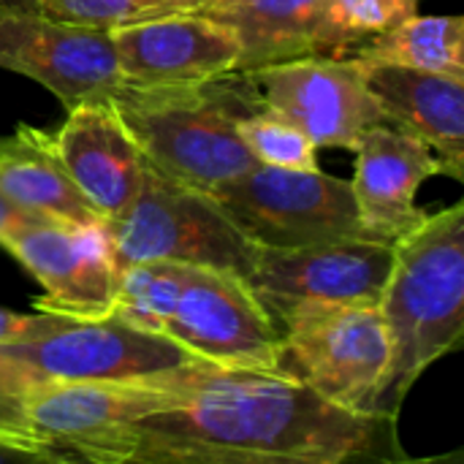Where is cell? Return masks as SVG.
<instances>
[{"label":"cell","mask_w":464,"mask_h":464,"mask_svg":"<svg viewBox=\"0 0 464 464\" xmlns=\"http://www.w3.org/2000/svg\"><path fill=\"white\" fill-rule=\"evenodd\" d=\"M79 318L60 315V313H14L0 307V345H19L33 343L46 334H54Z\"/></svg>","instance_id":"obj_27"},{"label":"cell","mask_w":464,"mask_h":464,"mask_svg":"<svg viewBox=\"0 0 464 464\" xmlns=\"http://www.w3.org/2000/svg\"><path fill=\"white\" fill-rule=\"evenodd\" d=\"M321 0H204V14L234 30L242 46L237 71H258L310 54Z\"/></svg>","instance_id":"obj_19"},{"label":"cell","mask_w":464,"mask_h":464,"mask_svg":"<svg viewBox=\"0 0 464 464\" xmlns=\"http://www.w3.org/2000/svg\"><path fill=\"white\" fill-rule=\"evenodd\" d=\"M389 364L378 416L397 419L416 381L464 337V204L457 201L392 245V269L378 299Z\"/></svg>","instance_id":"obj_2"},{"label":"cell","mask_w":464,"mask_h":464,"mask_svg":"<svg viewBox=\"0 0 464 464\" xmlns=\"http://www.w3.org/2000/svg\"><path fill=\"white\" fill-rule=\"evenodd\" d=\"M351 60L362 65H392L464 79V19L457 14H413L397 27L359 46Z\"/></svg>","instance_id":"obj_20"},{"label":"cell","mask_w":464,"mask_h":464,"mask_svg":"<svg viewBox=\"0 0 464 464\" xmlns=\"http://www.w3.org/2000/svg\"><path fill=\"white\" fill-rule=\"evenodd\" d=\"M0 464H87L79 457L35 443H19V440H3L0 438Z\"/></svg>","instance_id":"obj_28"},{"label":"cell","mask_w":464,"mask_h":464,"mask_svg":"<svg viewBox=\"0 0 464 464\" xmlns=\"http://www.w3.org/2000/svg\"><path fill=\"white\" fill-rule=\"evenodd\" d=\"M103 226L117 269L171 261L234 272L245 280L256 261V245L234 228L209 193L166 177L147 160L139 193Z\"/></svg>","instance_id":"obj_4"},{"label":"cell","mask_w":464,"mask_h":464,"mask_svg":"<svg viewBox=\"0 0 464 464\" xmlns=\"http://www.w3.org/2000/svg\"><path fill=\"white\" fill-rule=\"evenodd\" d=\"M345 464H464V451L454 449L449 454H435V457H421V459H411L400 451L397 443V419H383V424L378 427V432L372 435V440L356 451Z\"/></svg>","instance_id":"obj_26"},{"label":"cell","mask_w":464,"mask_h":464,"mask_svg":"<svg viewBox=\"0 0 464 464\" xmlns=\"http://www.w3.org/2000/svg\"><path fill=\"white\" fill-rule=\"evenodd\" d=\"M201 3L204 0H33V11L57 22L111 33L125 24H139L169 14H188Z\"/></svg>","instance_id":"obj_24"},{"label":"cell","mask_w":464,"mask_h":464,"mask_svg":"<svg viewBox=\"0 0 464 464\" xmlns=\"http://www.w3.org/2000/svg\"><path fill=\"white\" fill-rule=\"evenodd\" d=\"M163 337L198 362L234 370H272L280 340L247 283L209 266L188 269Z\"/></svg>","instance_id":"obj_12"},{"label":"cell","mask_w":464,"mask_h":464,"mask_svg":"<svg viewBox=\"0 0 464 464\" xmlns=\"http://www.w3.org/2000/svg\"><path fill=\"white\" fill-rule=\"evenodd\" d=\"M188 264L171 261H144L120 269L111 315L136 329L163 334L188 280Z\"/></svg>","instance_id":"obj_22"},{"label":"cell","mask_w":464,"mask_h":464,"mask_svg":"<svg viewBox=\"0 0 464 464\" xmlns=\"http://www.w3.org/2000/svg\"><path fill=\"white\" fill-rule=\"evenodd\" d=\"M0 5H14V8H30L33 11V0H0Z\"/></svg>","instance_id":"obj_30"},{"label":"cell","mask_w":464,"mask_h":464,"mask_svg":"<svg viewBox=\"0 0 464 464\" xmlns=\"http://www.w3.org/2000/svg\"><path fill=\"white\" fill-rule=\"evenodd\" d=\"M435 174H443V163L421 139L394 125L372 128L356 147L351 179L367 237L394 245L419 226L427 212L416 207V193Z\"/></svg>","instance_id":"obj_15"},{"label":"cell","mask_w":464,"mask_h":464,"mask_svg":"<svg viewBox=\"0 0 464 464\" xmlns=\"http://www.w3.org/2000/svg\"><path fill=\"white\" fill-rule=\"evenodd\" d=\"M30 215H24L19 207H14L3 193H0V242L5 239V234H11L22 220H27Z\"/></svg>","instance_id":"obj_29"},{"label":"cell","mask_w":464,"mask_h":464,"mask_svg":"<svg viewBox=\"0 0 464 464\" xmlns=\"http://www.w3.org/2000/svg\"><path fill=\"white\" fill-rule=\"evenodd\" d=\"M253 73L264 106L304 130L315 147L356 152L362 139L389 125L378 98L367 90L364 68L351 57H296Z\"/></svg>","instance_id":"obj_9"},{"label":"cell","mask_w":464,"mask_h":464,"mask_svg":"<svg viewBox=\"0 0 464 464\" xmlns=\"http://www.w3.org/2000/svg\"><path fill=\"white\" fill-rule=\"evenodd\" d=\"M0 68L46 87L65 109L109 101L125 82L109 33L0 5Z\"/></svg>","instance_id":"obj_11"},{"label":"cell","mask_w":464,"mask_h":464,"mask_svg":"<svg viewBox=\"0 0 464 464\" xmlns=\"http://www.w3.org/2000/svg\"><path fill=\"white\" fill-rule=\"evenodd\" d=\"M419 0H321L307 57H351L375 35L413 16Z\"/></svg>","instance_id":"obj_21"},{"label":"cell","mask_w":464,"mask_h":464,"mask_svg":"<svg viewBox=\"0 0 464 464\" xmlns=\"http://www.w3.org/2000/svg\"><path fill=\"white\" fill-rule=\"evenodd\" d=\"M0 247L44 288L35 310L73 315L79 321L111 315L120 269L103 223L76 226L27 218L5 234Z\"/></svg>","instance_id":"obj_10"},{"label":"cell","mask_w":464,"mask_h":464,"mask_svg":"<svg viewBox=\"0 0 464 464\" xmlns=\"http://www.w3.org/2000/svg\"><path fill=\"white\" fill-rule=\"evenodd\" d=\"M46 386L38 381L30 370H24L19 362L0 353V438L3 440H19V443H35L33 427H30V397L35 389Z\"/></svg>","instance_id":"obj_25"},{"label":"cell","mask_w":464,"mask_h":464,"mask_svg":"<svg viewBox=\"0 0 464 464\" xmlns=\"http://www.w3.org/2000/svg\"><path fill=\"white\" fill-rule=\"evenodd\" d=\"M392 269V245L372 239L321 242L291 250L256 247L245 283L277 334L318 310L378 304Z\"/></svg>","instance_id":"obj_7"},{"label":"cell","mask_w":464,"mask_h":464,"mask_svg":"<svg viewBox=\"0 0 464 464\" xmlns=\"http://www.w3.org/2000/svg\"><path fill=\"white\" fill-rule=\"evenodd\" d=\"M179 372L182 367L133 381L46 383L30 397L33 435L82 462L117 464L125 435L177 397Z\"/></svg>","instance_id":"obj_8"},{"label":"cell","mask_w":464,"mask_h":464,"mask_svg":"<svg viewBox=\"0 0 464 464\" xmlns=\"http://www.w3.org/2000/svg\"><path fill=\"white\" fill-rule=\"evenodd\" d=\"M389 343L378 304H343L310 313L280 332L272 370L324 402L364 419L378 416Z\"/></svg>","instance_id":"obj_6"},{"label":"cell","mask_w":464,"mask_h":464,"mask_svg":"<svg viewBox=\"0 0 464 464\" xmlns=\"http://www.w3.org/2000/svg\"><path fill=\"white\" fill-rule=\"evenodd\" d=\"M0 353L44 383L133 381L198 362L169 337L136 329L117 315L73 321L41 340L0 345Z\"/></svg>","instance_id":"obj_13"},{"label":"cell","mask_w":464,"mask_h":464,"mask_svg":"<svg viewBox=\"0 0 464 464\" xmlns=\"http://www.w3.org/2000/svg\"><path fill=\"white\" fill-rule=\"evenodd\" d=\"M109 38L122 82L139 87L215 79L237 71L242 57L234 30L196 11L125 24Z\"/></svg>","instance_id":"obj_14"},{"label":"cell","mask_w":464,"mask_h":464,"mask_svg":"<svg viewBox=\"0 0 464 464\" xmlns=\"http://www.w3.org/2000/svg\"><path fill=\"white\" fill-rule=\"evenodd\" d=\"M0 193L35 220L103 223L63 169L54 136L41 128L16 125L14 136L0 139Z\"/></svg>","instance_id":"obj_18"},{"label":"cell","mask_w":464,"mask_h":464,"mask_svg":"<svg viewBox=\"0 0 464 464\" xmlns=\"http://www.w3.org/2000/svg\"><path fill=\"white\" fill-rule=\"evenodd\" d=\"M362 68L389 125L440 152L443 174L464 179V79L392 65Z\"/></svg>","instance_id":"obj_17"},{"label":"cell","mask_w":464,"mask_h":464,"mask_svg":"<svg viewBox=\"0 0 464 464\" xmlns=\"http://www.w3.org/2000/svg\"><path fill=\"white\" fill-rule=\"evenodd\" d=\"M234 228L256 247L291 250L321 242L370 239L351 179L318 171L253 166L209 190ZM375 242V239H372Z\"/></svg>","instance_id":"obj_5"},{"label":"cell","mask_w":464,"mask_h":464,"mask_svg":"<svg viewBox=\"0 0 464 464\" xmlns=\"http://www.w3.org/2000/svg\"><path fill=\"white\" fill-rule=\"evenodd\" d=\"M237 133L258 166L318 171V147L313 139L266 106L247 114L237 125Z\"/></svg>","instance_id":"obj_23"},{"label":"cell","mask_w":464,"mask_h":464,"mask_svg":"<svg viewBox=\"0 0 464 464\" xmlns=\"http://www.w3.org/2000/svg\"><path fill=\"white\" fill-rule=\"evenodd\" d=\"M54 152L103 223L122 215L139 193L144 155L109 101L68 109L54 133Z\"/></svg>","instance_id":"obj_16"},{"label":"cell","mask_w":464,"mask_h":464,"mask_svg":"<svg viewBox=\"0 0 464 464\" xmlns=\"http://www.w3.org/2000/svg\"><path fill=\"white\" fill-rule=\"evenodd\" d=\"M109 103L144 160L182 185L209 193L258 166L237 133V125L264 106L247 71L188 84H122Z\"/></svg>","instance_id":"obj_3"},{"label":"cell","mask_w":464,"mask_h":464,"mask_svg":"<svg viewBox=\"0 0 464 464\" xmlns=\"http://www.w3.org/2000/svg\"><path fill=\"white\" fill-rule=\"evenodd\" d=\"M381 424L275 370L193 362L177 397L125 435L117 464H345Z\"/></svg>","instance_id":"obj_1"}]
</instances>
